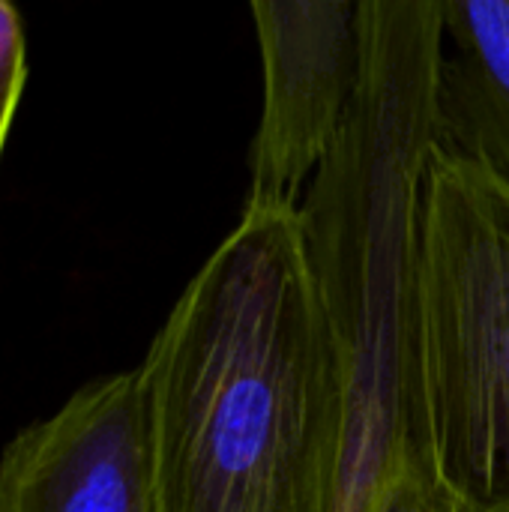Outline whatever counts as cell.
<instances>
[{"label":"cell","instance_id":"3","mask_svg":"<svg viewBox=\"0 0 509 512\" xmlns=\"http://www.w3.org/2000/svg\"><path fill=\"white\" fill-rule=\"evenodd\" d=\"M261 117L243 207H300L348 129L363 69V0H255Z\"/></svg>","mask_w":509,"mask_h":512},{"label":"cell","instance_id":"4","mask_svg":"<svg viewBox=\"0 0 509 512\" xmlns=\"http://www.w3.org/2000/svg\"><path fill=\"white\" fill-rule=\"evenodd\" d=\"M0 512H156L138 369L87 381L3 447Z\"/></svg>","mask_w":509,"mask_h":512},{"label":"cell","instance_id":"5","mask_svg":"<svg viewBox=\"0 0 509 512\" xmlns=\"http://www.w3.org/2000/svg\"><path fill=\"white\" fill-rule=\"evenodd\" d=\"M435 147L509 189V0H438Z\"/></svg>","mask_w":509,"mask_h":512},{"label":"cell","instance_id":"6","mask_svg":"<svg viewBox=\"0 0 509 512\" xmlns=\"http://www.w3.org/2000/svg\"><path fill=\"white\" fill-rule=\"evenodd\" d=\"M27 78V42L24 24L15 6L0 0V153Z\"/></svg>","mask_w":509,"mask_h":512},{"label":"cell","instance_id":"2","mask_svg":"<svg viewBox=\"0 0 509 512\" xmlns=\"http://www.w3.org/2000/svg\"><path fill=\"white\" fill-rule=\"evenodd\" d=\"M423 459L474 512H509V189L432 150L414 222Z\"/></svg>","mask_w":509,"mask_h":512},{"label":"cell","instance_id":"1","mask_svg":"<svg viewBox=\"0 0 509 512\" xmlns=\"http://www.w3.org/2000/svg\"><path fill=\"white\" fill-rule=\"evenodd\" d=\"M156 512H336L345 342L300 207H243L141 366Z\"/></svg>","mask_w":509,"mask_h":512},{"label":"cell","instance_id":"7","mask_svg":"<svg viewBox=\"0 0 509 512\" xmlns=\"http://www.w3.org/2000/svg\"><path fill=\"white\" fill-rule=\"evenodd\" d=\"M378 512H474L462 498H456L432 471L420 462L408 468L387 492Z\"/></svg>","mask_w":509,"mask_h":512}]
</instances>
